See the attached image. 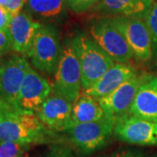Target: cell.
I'll return each mask as SVG.
<instances>
[{
  "label": "cell",
  "instance_id": "cell-14",
  "mask_svg": "<svg viewBox=\"0 0 157 157\" xmlns=\"http://www.w3.org/2000/svg\"><path fill=\"white\" fill-rule=\"evenodd\" d=\"M136 117L157 122V77L144 74L129 113Z\"/></svg>",
  "mask_w": 157,
  "mask_h": 157
},
{
  "label": "cell",
  "instance_id": "cell-20",
  "mask_svg": "<svg viewBox=\"0 0 157 157\" xmlns=\"http://www.w3.org/2000/svg\"><path fill=\"white\" fill-rule=\"evenodd\" d=\"M144 21L150 34L153 55L157 56V3L153 5L144 18Z\"/></svg>",
  "mask_w": 157,
  "mask_h": 157
},
{
  "label": "cell",
  "instance_id": "cell-27",
  "mask_svg": "<svg viewBox=\"0 0 157 157\" xmlns=\"http://www.w3.org/2000/svg\"><path fill=\"white\" fill-rule=\"evenodd\" d=\"M15 109H18V108L12 106L8 101H6L3 97L0 96V117H2L4 114L11 112Z\"/></svg>",
  "mask_w": 157,
  "mask_h": 157
},
{
  "label": "cell",
  "instance_id": "cell-25",
  "mask_svg": "<svg viewBox=\"0 0 157 157\" xmlns=\"http://www.w3.org/2000/svg\"><path fill=\"white\" fill-rule=\"evenodd\" d=\"M12 16L6 8L0 5V30H8Z\"/></svg>",
  "mask_w": 157,
  "mask_h": 157
},
{
  "label": "cell",
  "instance_id": "cell-24",
  "mask_svg": "<svg viewBox=\"0 0 157 157\" xmlns=\"http://www.w3.org/2000/svg\"><path fill=\"white\" fill-rule=\"evenodd\" d=\"M11 49V41L8 30H0V56Z\"/></svg>",
  "mask_w": 157,
  "mask_h": 157
},
{
  "label": "cell",
  "instance_id": "cell-13",
  "mask_svg": "<svg viewBox=\"0 0 157 157\" xmlns=\"http://www.w3.org/2000/svg\"><path fill=\"white\" fill-rule=\"evenodd\" d=\"M41 23L34 19L27 11H22L12 17L8 27L11 41V50L22 56L28 57L34 36Z\"/></svg>",
  "mask_w": 157,
  "mask_h": 157
},
{
  "label": "cell",
  "instance_id": "cell-19",
  "mask_svg": "<svg viewBox=\"0 0 157 157\" xmlns=\"http://www.w3.org/2000/svg\"><path fill=\"white\" fill-rule=\"evenodd\" d=\"M33 145L13 142V141H0V157H16L25 154Z\"/></svg>",
  "mask_w": 157,
  "mask_h": 157
},
{
  "label": "cell",
  "instance_id": "cell-21",
  "mask_svg": "<svg viewBox=\"0 0 157 157\" xmlns=\"http://www.w3.org/2000/svg\"><path fill=\"white\" fill-rule=\"evenodd\" d=\"M44 157H74V155L71 147L59 142L50 144Z\"/></svg>",
  "mask_w": 157,
  "mask_h": 157
},
{
  "label": "cell",
  "instance_id": "cell-22",
  "mask_svg": "<svg viewBox=\"0 0 157 157\" xmlns=\"http://www.w3.org/2000/svg\"><path fill=\"white\" fill-rule=\"evenodd\" d=\"M101 0H67V6L76 13H82L96 6Z\"/></svg>",
  "mask_w": 157,
  "mask_h": 157
},
{
  "label": "cell",
  "instance_id": "cell-8",
  "mask_svg": "<svg viewBox=\"0 0 157 157\" xmlns=\"http://www.w3.org/2000/svg\"><path fill=\"white\" fill-rule=\"evenodd\" d=\"M113 135L128 144L157 146V122L127 113L116 121Z\"/></svg>",
  "mask_w": 157,
  "mask_h": 157
},
{
  "label": "cell",
  "instance_id": "cell-26",
  "mask_svg": "<svg viewBox=\"0 0 157 157\" xmlns=\"http://www.w3.org/2000/svg\"><path fill=\"white\" fill-rule=\"evenodd\" d=\"M111 157H147L143 153L134 149H120L114 152Z\"/></svg>",
  "mask_w": 157,
  "mask_h": 157
},
{
  "label": "cell",
  "instance_id": "cell-10",
  "mask_svg": "<svg viewBox=\"0 0 157 157\" xmlns=\"http://www.w3.org/2000/svg\"><path fill=\"white\" fill-rule=\"evenodd\" d=\"M143 78L144 74L137 73L108 95L98 99L105 116L117 121L128 113Z\"/></svg>",
  "mask_w": 157,
  "mask_h": 157
},
{
  "label": "cell",
  "instance_id": "cell-28",
  "mask_svg": "<svg viewBox=\"0 0 157 157\" xmlns=\"http://www.w3.org/2000/svg\"><path fill=\"white\" fill-rule=\"evenodd\" d=\"M8 1H9V0H0V5L5 7V6H6V4L8 3Z\"/></svg>",
  "mask_w": 157,
  "mask_h": 157
},
{
  "label": "cell",
  "instance_id": "cell-32",
  "mask_svg": "<svg viewBox=\"0 0 157 157\" xmlns=\"http://www.w3.org/2000/svg\"><path fill=\"white\" fill-rule=\"evenodd\" d=\"M156 157H157V156H156Z\"/></svg>",
  "mask_w": 157,
  "mask_h": 157
},
{
  "label": "cell",
  "instance_id": "cell-4",
  "mask_svg": "<svg viewBox=\"0 0 157 157\" xmlns=\"http://www.w3.org/2000/svg\"><path fill=\"white\" fill-rule=\"evenodd\" d=\"M53 92L73 104L81 94V70L71 39L62 45L61 55L54 73Z\"/></svg>",
  "mask_w": 157,
  "mask_h": 157
},
{
  "label": "cell",
  "instance_id": "cell-17",
  "mask_svg": "<svg viewBox=\"0 0 157 157\" xmlns=\"http://www.w3.org/2000/svg\"><path fill=\"white\" fill-rule=\"evenodd\" d=\"M104 117L105 113L100 105L99 100L83 93L73 104L70 127L77 124L96 121Z\"/></svg>",
  "mask_w": 157,
  "mask_h": 157
},
{
  "label": "cell",
  "instance_id": "cell-3",
  "mask_svg": "<svg viewBox=\"0 0 157 157\" xmlns=\"http://www.w3.org/2000/svg\"><path fill=\"white\" fill-rule=\"evenodd\" d=\"M116 121L105 116L101 120L73 125L63 133L77 150L91 154L106 146L113 135Z\"/></svg>",
  "mask_w": 157,
  "mask_h": 157
},
{
  "label": "cell",
  "instance_id": "cell-12",
  "mask_svg": "<svg viewBox=\"0 0 157 157\" xmlns=\"http://www.w3.org/2000/svg\"><path fill=\"white\" fill-rule=\"evenodd\" d=\"M52 92V86L48 80L31 67L19 91L17 107L23 111L35 113Z\"/></svg>",
  "mask_w": 157,
  "mask_h": 157
},
{
  "label": "cell",
  "instance_id": "cell-31",
  "mask_svg": "<svg viewBox=\"0 0 157 157\" xmlns=\"http://www.w3.org/2000/svg\"><path fill=\"white\" fill-rule=\"evenodd\" d=\"M102 157H109V156H102Z\"/></svg>",
  "mask_w": 157,
  "mask_h": 157
},
{
  "label": "cell",
  "instance_id": "cell-30",
  "mask_svg": "<svg viewBox=\"0 0 157 157\" xmlns=\"http://www.w3.org/2000/svg\"><path fill=\"white\" fill-rule=\"evenodd\" d=\"M1 64H2V60H1V58H0V66H1Z\"/></svg>",
  "mask_w": 157,
  "mask_h": 157
},
{
  "label": "cell",
  "instance_id": "cell-23",
  "mask_svg": "<svg viewBox=\"0 0 157 157\" xmlns=\"http://www.w3.org/2000/svg\"><path fill=\"white\" fill-rule=\"evenodd\" d=\"M26 3L27 0H9L5 8L12 17H14L23 11Z\"/></svg>",
  "mask_w": 157,
  "mask_h": 157
},
{
  "label": "cell",
  "instance_id": "cell-29",
  "mask_svg": "<svg viewBox=\"0 0 157 157\" xmlns=\"http://www.w3.org/2000/svg\"><path fill=\"white\" fill-rule=\"evenodd\" d=\"M16 157H27L26 156V154H23V155H18V156Z\"/></svg>",
  "mask_w": 157,
  "mask_h": 157
},
{
  "label": "cell",
  "instance_id": "cell-16",
  "mask_svg": "<svg viewBox=\"0 0 157 157\" xmlns=\"http://www.w3.org/2000/svg\"><path fill=\"white\" fill-rule=\"evenodd\" d=\"M153 5L152 0H101L94 10L106 16L144 19Z\"/></svg>",
  "mask_w": 157,
  "mask_h": 157
},
{
  "label": "cell",
  "instance_id": "cell-6",
  "mask_svg": "<svg viewBox=\"0 0 157 157\" xmlns=\"http://www.w3.org/2000/svg\"><path fill=\"white\" fill-rule=\"evenodd\" d=\"M89 34L115 63L128 64L133 59L134 55L126 39L110 16L93 19L89 25Z\"/></svg>",
  "mask_w": 157,
  "mask_h": 157
},
{
  "label": "cell",
  "instance_id": "cell-18",
  "mask_svg": "<svg viewBox=\"0 0 157 157\" xmlns=\"http://www.w3.org/2000/svg\"><path fill=\"white\" fill-rule=\"evenodd\" d=\"M67 0H27L25 11L47 20H59L66 13Z\"/></svg>",
  "mask_w": 157,
  "mask_h": 157
},
{
  "label": "cell",
  "instance_id": "cell-9",
  "mask_svg": "<svg viewBox=\"0 0 157 157\" xmlns=\"http://www.w3.org/2000/svg\"><path fill=\"white\" fill-rule=\"evenodd\" d=\"M31 67L26 59L19 55L11 56L0 66V96L14 107H17L19 91Z\"/></svg>",
  "mask_w": 157,
  "mask_h": 157
},
{
  "label": "cell",
  "instance_id": "cell-1",
  "mask_svg": "<svg viewBox=\"0 0 157 157\" xmlns=\"http://www.w3.org/2000/svg\"><path fill=\"white\" fill-rule=\"evenodd\" d=\"M0 141L36 145L59 143L61 139L45 127L35 113L15 109L0 117Z\"/></svg>",
  "mask_w": 157,
  "mask_h": 157
},
{
  "label": "cell",
  "instance_id": "cell-5",
  "mask_svg": "<svg viewBox=\"0 0 157 157\" xmlns=\"http://www.w3.org/2000/svg\"><path fill=\"white\" fill-rule=\"evenodd\" d=\"M62 45L55 27L40 25L34 36L28 54L35 69L45 74H54L61 55Z\"/></svg>",
  "mask_w": 157,
  "mask_h": 157
},
{
  "label": "cell",
  "instance_id": "cell-2",
  "mask_svg": "<svg viewBox=\"0 0 157 157\" xmlns=\"http://www.w3.org/2000/svg\"><path fill=\"white\" fill-rule=\"evenodd\" d=\"M71 41L80 66L82 90L86 91L95 84L115 61L86 34H77Z\"/></svg>",
  "mask_w": 157,
  "mask_h": 157
},
{
  "label": "cell",
  "instance_id": "cell-11",
  "mask_svg": "<svg viewBox=\"0 0 157 157\" xmlns=\"http://www.w3.org/2000/svg\"><path fill=\"white\" fill-rule=\"evenodd\" d=\"M73 104L61 95L52 92L36 110V115L48 128L55 132H64L70 127Z\"/></svg>",
  "mask_w": 157,
  "mask_h": 157
},
{
  "label": "cell",
  "instance_id": "cell-7",
  "mask_svg": "<svg viewBox=\"0 0 157 157\" xmlns=\"http://www.w3.org/2000/svg\"><path fill=\"white\" fill-rule=\"evenodd\" d=\"M111 18L122 33L135 59L141 62L150 60L153 56L151 38L144 19L126 17Z\"/></svg>",
  "mask_w": 157,
  "mask_h": 157
},
{
  "label": "cell",
  "instance_id": "cell-15",
  "mask_svg": "<svg viewBox=\"0 0 157 157\" xmlns=\"http://www.w3.org/2000/svg\"><path fill=\"white\" fill-rule=\"evenodd\" d=\"M137 73L135 67L129 64L115 63L112 67L103 74L95 84L84 91L88 95L100 99L108 95L120 86Z\"/></svg>",
  "mask_w": 157,
  "mask_h": 157
}]
</instances>
